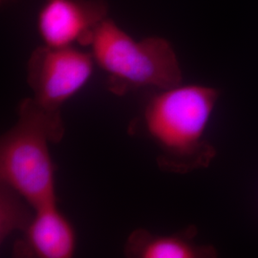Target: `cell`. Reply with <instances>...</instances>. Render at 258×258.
I'll return each instance as SVG.
<instances>
[{
  "label": "cell",
  "mask_w": 258,
  "mask_h": 258,
  "mask_svg": "<svg viewBox=\"0 0 258 258\" xmlns=\"http://www.w3.org/2000/svg\"><path fill=\"white\" fill-rule=\"evenodd\" d=\"M219 97L214 87L179 84L159 90L148 100L142 126L158 149L160 170L186 174L210 166L216 149L207 138V130Z\"/></svg>",
  "instance_id": "6da1fadb"
},
{
  "label": "cell",
  "mask_w": 258,
  "mask_h": 258,
  "mask_svg": "<svg viewBox=\"0 0 258 258\" xmlns=\"http://www.w3.org/2000/svg\"><path fill=\"white\" fill-rule=\"evenodd\" d=\"M89 47L95 63L107 74L108 90L115 95L146 87L164 90L183 82L175 51L166 38L137 41L106 18L96 29Z\"/></svg>",
  "instance_id": "7a4b0ae2"
},
{
  "label": "cell",
  "mask_w": 258,
  "mask_h": 258,
  "mask_svg": "<svg viewBox=\"0 0 258 258\" xmlns=\"http://www.w3.org/2000/svg\"><path fill=\"white\" fill-rule=\"evenodd\" d=\"M49 143L53 133L45 114L32 98L23 100L18 121L0 141V183L19 192L34 211L57 205Z\"/></svg>",
  "instance_id": "3957f363"
},
{
  "label": "cell",
  "mask_w": 258,
  "mask_h": 258,
  "mask_svg": "<svg viewBox=\"0 0 258 258\" xmlns=\"http://www.w3.org/2000/svg\"><path fill=\"white\" fill-rule=\"evenodd\" d=\"M95 60L91 53L75 47H37L27 62V83L33 101L49 120L53 144L64 135L61 108L89 82Z\"/></svg>",
  "instance_id": "277c9868"
},
{
  "label": "cell",
  "mask_w": 258,
  "mask_h": 258,
  "mask_svg": "<svg viewBox=\"0 0 258 258\" xmlns=\"http://www.w3.org/2000/svg\"><path fill=\"white\" fill-rule=\"evenodd\" d=\"M107 14L104 0H45L37 15V31L47 46H90Z\"/></svg>",
  "instance_id": "5b68a950"
},
{
  "label": "cell",
  "mask_w": 258,
  "mask_h": 258,
  "mask_svg": "<svg viewBox=\"0 0 258 258\" xmlns=\"http://www.w3.org/2000/svg\"><path fill=\"white\" fill-rule=\"evenodd\" d=\"M14 245V256L35 258H71L77 248L73 225L52 205L35 211L34 218Z\"/></svg>",
  "instance_id": "8992f818"
},
{
  "label": "cell",
  "mask_w": 258,
  "mask_h": 258,
  "mask_svg": "<svg viewBox=\"0 0 258 258\" xmlns=\"http://www.w3.org/2000/svg\"><path fill=\"white\" fill-rule=\"evenodd\" d=\"M197 234L195 226L169 235L153 234L138 229L129 234L123 253L129 258H213L217 251L211 245L194 241Z\"/></svg>",
  "instance_id": "52a82bcc"
},
{
  "label": "cell",
  "mask_w": 258,
  "mask_h": 258,
  "mask_svg": "<svg viewBox=\"0 0 258 258\" xmlns=\"http://www.w3.org/2000/svg\"><path fill=\"white\" fill-rule=\"evenodd\" d=\"M28 202L8 184L0 183V244L17 232L26 231L34 218ZM29 205V204H28Z\"/></svg>",
  "instance_id": "ba28073f"
},
{
  "label": "cell",
  "mask_w": 258,
  "mask_h": 258,
  "mask_svg": "<svg viewBox=\"0 0 258 258\" xmlns=\"http://www.w3.org/2000/svg\"><path fill=\"white\" fill-rule=\"evenodd\" d=\"M10 1H12V0H1V3L2 4H6V3H8Z\"/></svg>",
  "instance_id": "9c48e42d"
}]
</instances>
